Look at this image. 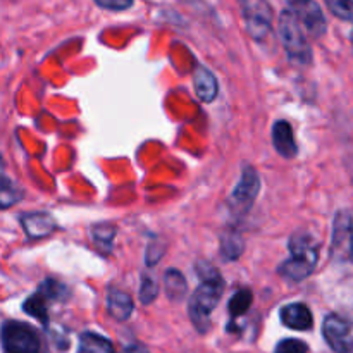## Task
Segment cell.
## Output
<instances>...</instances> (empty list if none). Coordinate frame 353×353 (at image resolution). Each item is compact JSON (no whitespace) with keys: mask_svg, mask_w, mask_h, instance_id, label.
Masks as SVG:
<instances>
[{"mask_svg":"<svg viewBox=\"0 0 353 353\" xmlns=\"http://www.w3.org/2000/svg\"><path fill=\"white\" fill-rule=\"evenodd\" d=\"M274 353H309V347L305 341L296 340V338H286L276 345Z\"/></svg>","mask_w":353,"mask_h":353,"instance_id":"24","label":"cell"},{"mask_svg":"<svg viewBox=\"0 0 353 353\" xmlns=\"http://www.w3.org/2000/svg\"><path fill=\"white\" fill-rule=\"evenodd\" d=\"M3 353H43V343L33 326L21 321H6L2 326Z\"/></svg>","mask_w":353,"mask_h":353,"instance_id":"4","label":"cell"},{"mask_svg":"<svg viewBox=\"0 0 353 353\" xmlns=\"http://www.w3.org/2000/svg\"><path fill=\"white\" fill-rule=\"evenodd\" d=\"M241 16L245 28L254 40L261 41L268 37L272 26V9L262 0H248L241 3Z\"/></svg>","mask_w":353,"mask_h":353,"instance_id":"6","label":"cell"},{"mask_svg":"<svg viewBox=\"0 0 353 353\" xmlns=\"http://www.w3.org/2000/svg\"><path fill=\"white\" fill-rule=\"evenodd\" d=\"M78 353H116L112 343L100 334L86 331L79 336Z\"/></svg>","mask_w":353,"mask_h":353,"instance_id":"17","label":"cell"},{"mask_svg":"<svg viewBox=\"0 0 353 353\" xmlns=\"http://www.w3.org/2000/svg\"><path fill=\"white\" fill-rule=\"evenodd\" d=\"M252 302H254V293L248 288H243L234 293L230 300V305H228L231 317H240L247 314L248 309L252 307Z\"/></svg>","mask_w":353,"mask_h":353,"instance_id":"21","label":"cell"},{"mask_svg":"<svg viewBox=\"0 0 353 353\" xmlns=\"http://www.w3.org/2000/svg\"><path fill=\"white\" fill-rule=\"evenodd\" d=\"M159 295V285L152 276H143L141 279V288H140V302L143 305L154 302Z\"/></svg>","mask_w":353,"mask_h":353,"instance_id":"23","label":"cell"},{"mask_svg":"<svg viewBox=\"0 0 353 353\" xmlns=\"http://www.w3.org/2000/svg\"><path fill=\"white\" fill-rule=\"evenodd\" d=\"M330 259L334 264L353 262V216L348 209H340L334 214Z\"/></svg>","mask_w":353,"mask_h":353,"instance_id":"5","label":"cell"},{"mask_svg":"<svg viewBox=\"0 0 353 353\" xmlns=\"http://www.w3.org/2000/svg\"><path fill=\"white\" fill-rule=\"evenodd\" d=\"M279 38L285 47L286 54L292 61L299 62V64H310L312 62V48L307 41L305 31H303L302 24L295 17V14L290 9H285L279 14Z\"/></svg>","mask_w":353,"mask_h":353,"instance_id":"3","label":"cell"},{"mask_svg":"<svg viewBox=\"0 0 353 353\" xmlns=\"http://www.w3.org/2000/svg\"><path fill=\"white\" fill-rule=\"evenodd\" d=\"M123 353H150V352H148V348L145 347V345L131 343V345H128L126 348H124Z\"/></svg>","mask_w":353,"mask_h":353,"instance_id":"27","label":"cell"},{"mask_svg":"<svg viewBox=\"0 0 353 353\" xmlns=\"http://www.w3.org/2000/svg\"><path fill=\"white\" fill-rule=\"evenodd\" d=\"M350 41H352V47H353V28H352V33H350Z\"/></svg>","mask_w":353,"mask_h":353,"instance_id":"28","label":"cell"},{"mask_svg":"<svg viewBox=\"0 0 353 353\" xmlns=\"http://www.w3.org/2000/svg\"><path fill=\"white\" fill-rule=\"evenodd\" d=\"M193 86H195L196 97H199L202 102H212L216 100L217 92H219V85H217L216 76L210 72V69L199 65L193 72Z\"/></svg>","mask_w":353,"mask_h":353,"instance_id":"15","label":"cell"},{"mask_svg":"<svg viewBox=\"0 0 353 353\" xmlns=\"http://www.w3.org/2000/svg\"><path fill=\"white\" fill-rule=\"evenodd\" d=\"M272 145L276 152L285 159H293L299 154V145L295 141L293 128L288 121H278L272 128Z\"/></svg>","mask_w":353,"mask_h":353,"instance_id":"13","label":"cell"},{"mask_svg":"<svg viewBox=\"0 0 353 353\" xmlns=\"http://www.w3.org/2000/svg\"><path fill=\"white\" fill-rule=\"evenodd\" d=\"M327 9L331 10L333 16H336L338 19L350 21L353 23V2L352 0H327L326 2Z\"/></svg>","mask_w":353,"mask_h":353,"instance_id":"22","label":"cell"},{"mask_svg":"<svg viewBox=\"0 0 353 353\" xmlns=\"http://www.w3.org/2000/svg\"><path fill=\"white\" fill-rule=\"evenodd\" d=\"M261 190V179L252 165H245L241 171L240 183L233 190L230 196V209L236 214H247L257 200Z\"/></svg>","mask_w":353,"mask_h":353,"instance_id":"7","label":"cell"},{"mask_svg":"<svg viewBox=\"0 0 353 353\" xmlns=\"http://www.w3.org/2000/svg\"><path fill=\"white\" fill-rule=\"evenodd\" d=\"M116 226L110 223H99L92 228V240L93 243L99 247V250H102L103 254H109L110 248H112V241L116 238Z\"/></svg>","mask_w":353,"mask_h":353,"instance_id":"18","label":"cell"},{"mask_svg":"<svg viewBox=\"0 0 353 353\" xmlns=\"http://www.w3.org/2000/svg\"><path fill=\"white\" fill-rule=\"evenodd\" d=\"M95 3L107 10H126L133 7L131 0H95Z\"/></svg>","mask_w":353,"mask_h":353,"instance_id":"25","label":"cell"},{"mask_svg":"<svg viewBox=\"0 0 353 353\" xmlns=\"http://www.w3.org/2000/svg\"><path fill=\"white\" fill-rule=\"evenodd\" d=\"M288 9L295 14L300 24H303L307 33L312 38H323L327 31V21L324 17L323 9L317 2H307V0H300V2H290Z\"/></svg>","mask_w":353,"mask_h":353,"instance_id":"10","label":"cell"},{"mask_svg":"<svg viewBox=\"0 0 353 353\" xmlns=\"http://www.w3.org/2000/svg\"><path fill=\"white\" fill-rule=\"evenodd\" d=\"M290 257L279 265V274L290 281H303L309 278L319 262V241L310 233H295L288 241Z\"/></svg>","mask_w":353,"mask_h":353,"instance_id":"2","label":"cell"},{"mask_svg":"<svg viewBox=\"0 0 353 353\" xmlns=\"http://www.w3.org/2000/svg\"><path fill=\"white\" fill-rule=\"evenodd\" d=\"M221 250H223V255L228 261H236L245 250L243 238L238 233H234V231L223 234V238H221Z\"/></svg>","mask_w":353,"mask_h":353,"instance_id":"20","label":"cell"},{"mask_svg":"<svg viewBox=\"0 0 353 353\" xmlns=\"http://www.w3.org/2000/svg\"><path fill=\"white\" fill-rule=\"evenodd\" d=\"M164 292L171 302H179L188 293V285L183 276L181 271L178 269H168L164 272Z\"/></svg>","mask_w":353,"mask_h":353,"instance_id":"16","label":"cell"},{"mask_svg":"<svg viewBox=\"0 0 353 353\" xmlns=\"http://www.w3.org/2000/svg\"><path fill=\"white\" fill-rule=\"evenodd\" d=\"M209 272H202V283L190 296L188 314L199 333H207L210 327V316L219 303L224 292V281L219 272L209 265Z\"/></svg>","mask_w":353,"mask_h":353,"instance_id":"1","label":"cell"},{"mask_svg":"<svg viewBox=\"0 0 353 353\" xmlns=\"http://www.w3.org/2000/svg\"><path fill=\"white\" fill-rule=\"evenodd\" d=\"M65 288L62 285H59L54 279H47L40 285V288L37 290V293L30 296V299L24 302L23 310L30 316L37 317L40 323L47 324L48 323V300H57L61 299V295H64Z\"/></svg>","mask_w":353,"mask_h":353,"instance_id":"9","label":"cell"},{"mask_svg":"<svg viewBox=\"0 0 353 353\" xmlns=\"http://www.w3.org/2000/svg\"><path fill=\"white\" fill-rule=\"evenodd\" d=\"M323 336L334 353H353L352 324L338 314H330L323 323Z\"/></svg>","mask_w":353,"mask_h":353,"instance_id":"8","label":"cell"},{"mask_svg":"<svg viewBox=\"0 0 353 353\" xmlns=\"http://www.w3.org/2000/svg\"><path fill=\"white\" fill-rule=\"evenodd\" d=\"M133 299L126 292L117 288H109L107 292V312L116 321H128L133 314Z\"/></svg>","mask_w":353,"mask_h":353,"instance_id":"14","label":"cell"},{"mask_svg":"<svg viewBox=\"0 0 353 353\" xmlns=\"http://www.w3.org/2000/svg\"><path fill=\"white\" fill-rule=\"evenodd\" d=\"M162 255H164V248H162L161 245L152 243L150 247L147 248V254H145V261H147V265L157 264V262L161 261Z\"/></svg>","mask_w":353,"mask_h":353,"instance_id":"26","label":"cell"},{"mask_svg":"<svg viewBox=\"0 0 353 353\" xmlns=\"http://www.w3.org/2000/svg\"><path fill=\"white\" fill-rule=\"evenodd\" d=\"M21 199H23V192L19 186L7 176L0 174V210L16 205L17 202H21Z\"/></svg>","mask_w":353,"mask_h":353,"instance_id":"19","label":"cell"},{"mask_svg":"<svg viewBox=\"0 0 353 353\" xmlns=\"http://www.w3.org/2000/svg\"><path fill=\"white\" fill-rule=\"evenodd\" d=\"M21 226L31 240L47 238L57 230L55 219L47 212H28L21 216Z\"/></svg>","mask_w":353,"mask_h":353,"instance_id":"11","label":"cell"},{"mask_svg":"<svg viewBox=\"0 0 353 353\" xmlns=\"http://www.w3.org/2000/svg\"><path fill=\"white\" fill-rule=\"evenodd\" d=\"M279 316H281V323L290 330L310 331L314 327L312 312L305 303H290L283 307Z\"/></svg>","mask_w":353,"mask_h":353,"instance_id":"12","label":"cell"}]
</instances>
